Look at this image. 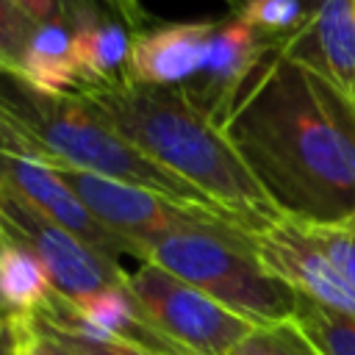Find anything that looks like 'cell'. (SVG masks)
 Instances as JSON below:
<instances>
[{
  "label": "cell",
  "instance_id": "cell-1",
  "mask_svg": "<svg viewBox=\"0 0 355 355\" xmlns=\"http://www.w3.org/2000/svg\"><path fill=\"white\" fill-rule=\"evenodd\" d=\"M222 130L283 219L355 227V105L316 67L272 47Z\"/></svg>",
  "mask_w": 355,
  "mask_h": 355
},
{
  "label": "cell",
  "instance_id": "cell-2",
  "mask_svg": "<svg viewBox=\"0 0 355 355\" xmlns=\"http://www.w3.org/2000/svg\"><path fill=\"white\" fill-rule=\"evenodd\" d=\"M80 97L139 153L200 191L244 233L255 236L283 219L227 133L180 89L144 86L128 78Z\"/></svg>",
  "mask_w": 355,
  "mask_h": 355
},
{
  "label": "cell",
  "instance_id": "cell-3",
  "mask_svg": "<svg viewBox=\"0 0 355 355\" xmlns=\"http://www.w3.org/2000/svg\"><path fill=\"white\" fill-rule=\"evenodd\" d=\"M0 128L44 161L133 183L222 214L200 191L153 164L128 139H122L80 94H47L33 89L17 72L0 69Z\"/></svg>",
  "mask_w": 355,
  "mask_h": 355
},
{
  "label": "cell",
  "instance_id": "cell-4",
  "mask_svg": "<svg viewBox=\"0 0 355 355\" xmlns=\"http://www.w3.org/2000/svg\"><path fill=\"white\" fill-rule=\"evenodd\" d=\"M153 261L255 327L291 322L300 294L269 275L252 247V236L233 225H200L161 236L141 247Z\"/></svg>",
  "mask_w": 355,
  "mask_h": 355
},
{
  "label": "cell",
  "instance_id": "cell-5",
  "mask_svg": "<svg viewBox=\"0 0 355 355\" xmlns=\"http://www.w3.org/2000/svg\"><path fill=\"white\" fill-rule=\"evenodd\" d=\"M128 288L144 316L189 355H230L255 327L153 261L130 272Z\"/></svg>",
  "mask_w": 355,
  "mask_h": 355
},
{
  "label": "cell",
  "instance_id": "cell-6",
  "mask_svg": "<svg viewBox=\"0 0 355 355\" xmlns=\"http://www.w3.org/2000/svg\"><path fill=\"white\" fill-rule=\"evenodd\" d=\"M47 164L78 194V200L92 211V216L103 227H108L114 236H119L122 241L133 247L139 261H141V247L161 236L200 227V225H233L216 211L197 208V205L180 202L175 197H166V194H158V191H150L133 183L111 180V178L72 169V166L53 164V161Z\"/></svg>",
  "mask_w": 355,
  "mask_h": 355
},
{
  "label": "cell",
  "instance_id": "cell-7",
  "mask_svg": "<svg viewBox=\"0 0 355 355\" xmlns=\"http://www.w3.org/2000/svg\"><path fill=\"white\" fill-rule=\"evenodd\" d=\"M0 233L25 244L47 272V280L55 294L80 302L108 288L128 286L130 272L122 263L67 227L55 225L33 205L19 200L14 191L0 186Z\"/></svg>",
  "mask_w": 355,
  "mask_h": 355
},
{
  "label": "cell",
  "instance_id": "cell-8",
  "mask_svg": "<svg viewBox=\"0 0 355 355\" xmlns=\"http://www.w3.org/2000/svg\"><path fill=\"white\" fill-rule=\"evenodd\" d=\"M0 186L14 191L19 200L33 205L39 214L53 219L55 225L67 227L94 250L111 258H119V255L136 258L133 247L119 236H114L108 227H103L42 155H36L31 147H25L19 139H14L3 128H0Z\"/></svg>",
  "mask_w": 355,
  "mask_h": 355
},
{
  "label": "cell",
  "instance_id": "cell-9",
  "mask_svg": "<svg viewBox=\"0 0 355 355\" xmlns=\"http://www.w3.org/2000/svg\"><path fill=\"white\" fill-rule=\"evenodd\" d=\"M252 247L269 275L291 286L297 294L355 319V291L341 280L302 225L277 219L252 236Z\"/></svg>",
  "mask_w": 355,
  "mask_h": 355
},
{
  "label": "cell",
  "instance_id": "cell-10",
  "mask_svg": "<svg viewBox=\"0 0 355 355\" xmlns=\"http://www.w3.org/2000/svg\"><path fill=\"white\" fill-rule=\"evenodd\" d=\"M269 50L272 47L250 25L227 14L214 25V36H211L202 69L180 92L211 122L225 128L244 86L250 83V78L255 75V69L261 67Z\"/></svg>",
  "mask_w": 355,
  "mask_h": 355
},
{
  "label": "cell",
  "instance_id": "cell-11",
  "mask_svg": "<svg viewBox=\"0 0 355 355\" xmlns=\"http://www.w3.org/2000/svg\"><path fill=\"white\" fill-rule=\"evenodd\" d=\"M216 19L161 22L133 31L130 80L158 89H183L197 78Z\"/></svg>",
  "mask_w": 355,
  "mask_h": 355
},
{
  "label": "cell",
  "instance_id": "cell-12",
  "mask_svg": "<svg viewBox=\"0 0 355 355\" xmlns=\"http://www.w3.org/2000/svg\"><path fill=\"white\" fill-rule=\"evenodd\" d=\"M286 53L316 67L355 105V0H316L305 33Z\"/></svg>",
  "mask_w": 355,
  "mask_h": 355
},
{
  "label": "cell",
  "instance_id": "cell-13",
  "mask_svg": "<svg viewBox=\"0 0 355 355\" xmlns=\"http://www.w3.org/2000/svg\"><path fill=\"white\" fill-rule=\"evenodd\" d=\"M133 31L114 14H103L75 31V64L80 92L111 86L130 78Z\"/></svg>",
  "mask_w": 355,
  "mask_h": 355
},
{
  "label": "cell",
  "instance_id": "cell-14",
  "mask_svg": "<svg viewBox=\"0 0 355 355\" xmlns=\"http://www.w3.org/2000/svg\"><path fill=\"white\" fill-rule=\"evenodd\" d=\"M17 75L47 94H78L75 28L67 22H36Z\"/></svg>",
  "mask_w": 355,
  "mask_h": 355
},
{
  "label": "cell",
  "instance_id": "cell-15",
  "mask_svg": "<svg viewBox=\"0 0 355 355\" xmlns=\"http://www.w3.org/2000/svg\"><path fill=\"white\" fill-rule=\"evenodd\" d=\"M53 286L39 258L19 241L3 236L0 241V313L3 316H33Z\"/></svg>",
  "mask_w": 355,
  "mask_h": 355
},
{
  "label": "cell",
  "instance_id": "cell-16",
  "mask_svg": "<svg viewBox=\"0 0 355 355\" xmlns=\"http://www.w3.org/2000/svg\"><path fill=\"white\" fill-rule=\"evenodd\" d=\"M225 6L269 47L286 50L305 33L316 0H225Z\"/></svg>",
  "mask_w": 355,
  "mask_h": 355
},
{
  "label": "cell",
  "instance_id": "cell-17",
  "mask_svg": "<svg viewBox=\"0 0 355 355\" xmlns=\"http://www.w3.org/2000/svg\"><path fill=\"white\" fill-rule=\"evenodd\" d=\"M294 322L322 355H355V319L300 294Z\"/></svg>",
  "mask_w": 355,
  "mask_h": 355
},
{
  "label": "cell",
  "instance_id": "cell-18",
  "mask_svg": "<svg viewBox=\"0 0 355 355\" xmlns=\"http://www.w3.org/2000/svg\"><path fill=\"white\" fill-rule=\"evenodd\" d=\"M230 355H322V352L291 319L280 324L252 327Z\"/></svg>",
  "mask_w": 355,
  "mask_h": 355
},
{
  "label": "cell",
  "instance_id": "cell-19",
  "mask_svg": "<svg viewBox=\"0 0 355 355\" xmlns=\"http://www.w3.org/2000/svg\"><path fill=\"white\" fill-rule=\"evenodd\" d=\"M11 3L33 22H67L75 31L103 14H111L103 6V0H11Z\"/></svg>",
  "mask_w": 355,
  "mask_h": 355
},
{
  "label": "cell",
  "instance_id": "cell-20",
  "mask_svg": "<svg viewBox=\"0 0 355 355\" xmlns=\"http://www.w3.org/2000/svg\"><path fill=\"white\" fill-rule=\"evenodd\" d=\"M33 28L36 22L28 14H22L11 0H0V69L3 72H19Z\"/></svg>",
  "mask_w": 355,
  "mask_h": 355
},
{
  "label": "cell",
  "instance_id": "cell-21",
  "mask_svg": "<svg viewBox=\"0 0 355 355\" xmlns=\"http://www.w3.org/2000/svg\"><path fill=\"white\" fill-rule=\"evenodd\" d=\"M302 227L313 239V244L327 255V261L341 275V280L355 291V227H311V225Z\"/></svg>",
  "mask_w": 355,
  "mask_h": 355
},
{
  "label": "cell",
  "instance_id": "cell-22",
  "mask_svg": "<svg viewBox=\"0 0 355 355\" xmlns=\"http://www.w3.org/2000/svg\"><path fill=\"white\" fill-rule=\"evenodd\" d=\"M36 327L53 338H58L61 344H67L75 355H147L136 347H128V344H119V341H108V338H89V336H67V333H55V330H47L36 322Z\"/></svg>",
  "mask_w": 355,
  "mask_h": 355
},
{
  "label": "cell",
  "instance_id": "cell-23",
  "mask_svg": "<svg viewBox=\"0 0 355 355\" xmlns=\"http://www.w3.org/2000/svg\"><path fill=\"white\" fill-rule=\"evenodd\" d=\"M17 347H19V355H42L39 349V333H36V322L33 316H3Z\"/></svg>",
  "mask_w": 355,
  "mask_h": 355
},
{
  "label": "cell",
  "instance_id": "cell-24",
  "mask_svg": "<svg viewBox=\"0 0 355 355\" xmlns=\"http://www.w3.org/2000/svg\"><path fill=\"white\" fill-rule=\"evenodd\" d=\"M103 6H105L116 19H122L130 31H141V28H144L147 11L141 8L139 0H103Z\"/></svg>",
  "mask_w": 355,
  "mask_h": 355
},
{
  "label": "cell",
  "instance_id": "cell-25",
  "mask_svg": "<svg viewBox=\"0 0 355 355\" xmlns=\"http://www.w3.org/2000/svg\"><path fill=\"white\" fill-rule=\"evenodd\" d=\"M33 322H36V319H33ZM36 333H39V349H42V355H75L67 344H61L58 338H53V336L42 333L39 327H36Z\"/></svg>",
  "mask_w": 355,
  "mask_h": 355
},
{
  "label": "cell",
  "instance_id": "cell-26",
  "mask_svg": "<svg viewBox=\"0 0 355 355\" xmlns=\"http://www.w3.org/2000/svg\"><path fill=\"white\" fill-rule=\"evenodd\" d=\"M0 355H19V347H17V341H14L3 316H0Z\"/></svg>",
  "mask_w": 355,
  "mask_h": 355
},
{
  "label": "cell",
  "instance_id": "cell-27",
  "mask_svg": "<svg viewBox=\"0 0 355 355\" xmlns=\"http://www.w3.org/2000/svg\"><path fill=\"white\" fill-rule=\"evenodd\" d=\"M0 241H3V233H0Z\"/></svg>",
  "mask_w": 355,
  "mask_h": 355
},
{
  "label": "cell",
  "instance_id": "cell-28",
  "mask_svg": "<svg viewBox=\"0 0 355 355\" xmlns=\"http://www.w3.org/2000/svg\"><path fill=\"white\" fill-rule=\"evenodd\" d=\"M0 316H3V313H0Z\"/></svg>",
  "mask_w": 355,
  "mask_h": 355
}]
</instances>
